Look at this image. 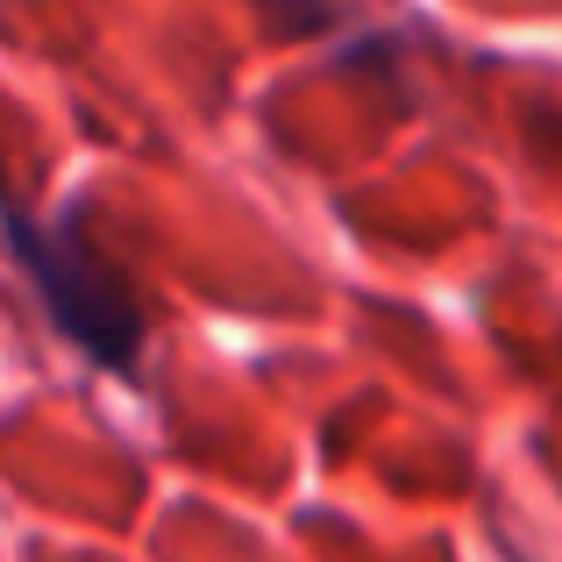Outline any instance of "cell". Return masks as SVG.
<instances>
[{
	"label": "cell",
	"instance_id": "2",
	"mask_svg": "<svg viewBox=\"0 0 562 562\" xmlns=\"http://www.w3.org/2000/svg\"><path fill=\"white\" fill-rule=\"evenodd\" d=\"M278 8H300V22H335V0H278Z\"/></svg>",
	"mask_w": 562,
	"mask_h": 562
},
{
	"label": "cell",
	"instance_id": "1",
	"mask_svg": "<svg viewBox=\"0 0 562 562\" xmlns=\"http://www.w3.org/2000/svg\"><path fill=\"white\" fill-rule=\"evenodd\" d=\"M8 243H14V257H22V271L36 278V292H43L57 328L93 363L136 371L143 306H136V292H128V278L93 249V235H79V221H65V214H22V206H8Z\"/></svg>",
	"mask_w": 562,
	"mask_h": 562
}]
</instances>
